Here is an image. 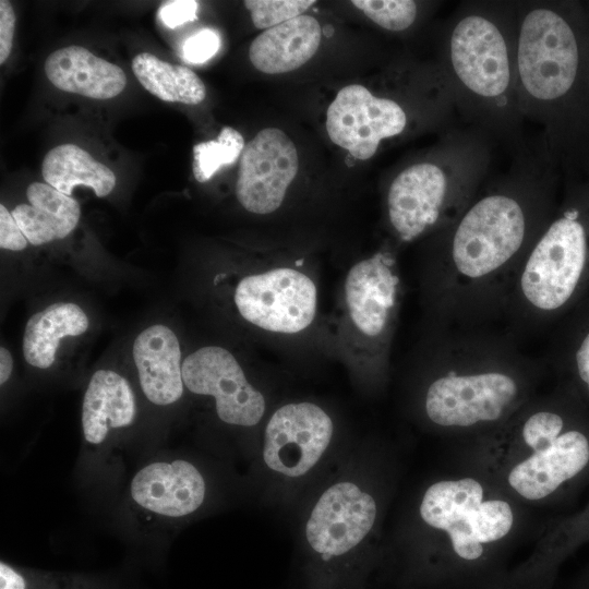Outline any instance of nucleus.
<instances>
[{
	"label": "nucleus",
	"instance_id": "obj_11",
	"mask_svg": "<svg viewBox=\"0 0 589 589\" xmlns=\"http://www.w3.org/2000/svg\"><path fill=\"white\" fill-rule=\"evenodd\" d=\"M406 123L396 101L375 97L360 84L341 88L326 115L329 139L361 160L371 158L382 140L400 134Z\"/></svg>",
	"mask_w": 589,
	"mask_h": 589
},
{
	"label": "nucleus",
	"instance_id": "obj_24",
	"mask_svg": "<svg viewBox=\"0 0 589 589\" xmlns=\"http://www.w3.org/2000/svg\"><path fill=\"white\" fill-rule=\"evenodd\" d=\"M567 314L558 357L570 376V388L589 406V294Z\"/></svg>",
	"mask_w": 589,
	"mask_h": 589
},
{
	"label": "nucleus",
	"instance_id": "obj_30",
	"mask_svg": "<svg viewBox=\"0 0 589 589\" xmlns=\"http://www.w3.org/2000/svg\"><path fill=\"white\" fill-rule=\"evenodd\" d=\"M252 22L256 28L268 29L302 15L313 0H245Z\"/></svg>",
	"mask_w": 589,
	"mask_h": 589
},
{
	"label": "nucleus",
	"instance_id": "obj_23",
	"mask_svg": "<svg viewBox=\"0 0 589 589\" xmlns=\"http://www.w3.org/2000/svg\"><path fill=\"white\" fill-rule=\"evenodd\" d=\"M132 70L141 85L164 101L197 105L206 96L203 81L191 69L165 62L149 52L136 55Z\"/></svg>",
	"mask_w": 589,
	"mask_h": 589
},
{
	"label": "nucleus",
	"instance_id": "obj_34",
	"mask_svg": "<svg viewBox=\"0 0 589 589\" xmlns=\"http://www.w3.org/2000/svg\"><path fill=\"white\" fill-rule=\"evenodd\" d=\"M15 26V14L12 4L8 0L0 1V63L3 64L9 58Z\"/></svg>",
	"mask_w": 589,
	"mask_h": 589
},
{
	"label": "nucleus",
	"instance_id": "obj_6",
	"mask_svg": "<svg viewBox=\"0 0 589 589\" xmlns=\"http://www.w3.org/2000/svg\"><path fill=\"white\" fill-rule=\"evenodd\" d=\"M232 304L243 321L264 332L294 335L317 311L313 279L293 266H273L243 275L233 286Z\"/></svg>",
	"mask_w": 589,
	"mask_h": 589
},
{
	"label": "nucleus",
	"instance_id": "obj_4",
	"mask_svg": "<svg viewBox=\"0 0 589 589\" xmlns=\"http://www.w3.org/2000/svg\"><path fill=\"white\" fill-rule=\"evenodd\" d=\"M399 277L393 259L376 253L348 271L341 292L344 341L357 357H385L399 304Z\"/></svg>",
	"mask_w": 589,
	"mask_h": 589
},
{
	"label": "nucleus",
	"instance_id": "obj_1",
	"mask_svg": "<svg viewBox=\"0 0 589 589\" xmlns=\"http://www.w3.org/2000/svg\"><path fill=\"white\" fill-rule=\"evenodd\" d=\"M519 291L533 311L567 314L589 294V199L573 202L526 257Z\"/></svg>",
	"mask_w": 589,
	"mask_h": 589
},
{
	"label": "nucleus",
	"instance_id": "obj_28",
	"mask_svg": "<svg viewBox=\"0 0 589 589\" xmlns=\"http://www.w3.org/2000/svg\"><path fill=\"white\" fill-rule=\"evenodd\" d=\"M351 3L388 31H404L417 16V3L411 0H353Z\"/></svg>",
	"mask_w": 589,
	"mask_h": 589
},
{
	"label": "nucleus",
	"instance_id": "obj_19",
	"mask_svg": "<svg viewBox=\"0 0 589 589\" xmlns=\"http://www.w3.org/2000/svg\"><path fill=\"white\" fill-rule=\"evenodd\" d=\"M48 80L59 89L94 99H109L127 85L123 70L81 46L51 52L45 61Z\"/></svg>",
	"mask_w": 589,
	"mask_h": 589
},
{
	"label": "nucleus",
	"instance_id": "obj_35",
	"mask_svg": "<svg viewBox=\"0 0 589 589\" xmlns=\"http://www.w3.org/2000/svg\"><path fill=\"white\" fill-rule=\"evenodd\" d=\"M13 371V358L11 352L4 347H0V384L5 385Z\"/></svg>",
	"mask_w": 589,
	"mask_h": 589
},
{
	"label": "nucleus",
	"instance_id": "obj_10",
	"mask_svg": "<svg viewBox=\"0 0 589 589\" xmlns=\"http://www.w3.org/2000/svg\"><path fill=\"white\" fill-rule=\"evenodd\" d=\"M298 168L297 148L289 136L277 128L263 129L241 155L236 184L239 203L253 214L275 212L283 204Z\"/></svg>",
	"mask_w": 589,
	"mask_h": 589
},
{
	"label": "nucleus",
	"instance_id": "obj_9",
	"mask_svg": "<svg viewBox=\"0 0 589 589\" xmlns=\"http://www.w3.org/2000/svg\"><path fill=\"white\" fill-rule=\"evenodd\" d=\"M182 380L190 393L214 399L216 413L225 423L252 426L264 414V396L224 347L204 346L185 357Z\"/></svg>",
	"mask_w": 589,
	"mask_h": 589
},
{
	"label": "nucleus",
	"instance_id": "obj_13",
	"mask_svg": "<svg viewBox=\"0 0 589 589\" xmlns=\"http://www.w3.org/2000/svg\"><path fill=\"white\" fill-rule=\"evenodd\" d=\"M450 60L459 81L473 94L496 98L510 83L505 38L489 19L471 14L461 19L450 37Z\"/></svg>",
	"mask_w": 589,
	"mask_h": 589
},
{
	"label": "nucleus",
	"instance_id": "obj_7",
	"mask_svg": "<svg viewBox=\"0 0 589 589\" xmlns=\"http://www.w3.org/2000/svg\"><path fill=\"white\" fill-rule=\"evenodd\" d=\"M579 53L576 36L557 12L539 8L522 20L517 47L518 75L534 99L563 97L574 85Z\"/></svg>",
	"mask_w": 589,
	"mask_h": 589
},
{
	"label": "nucleus",
	"instance_id": "obj_26",
	"mask_svg": "<svg viewBox=\"0 0 589 589\" xmlns=\"http://www.w3.org/2000/svg\"><path fill=\"white\" fill-rule=\"evenodd\" d=\"M240 132L224 127L216 141H207L193 146V175L199 182L209 180L220 167L233 164L244 149Z\"/></svg>",
	"mask_w": 589,
	"mask_h": 589
},
{
	"label": "nucleus",
	"instance_id": "obj_8",
	"mask_svg": "<svg viewBox=\"0 0 589 589\" xmlns=\"http://www.w3.org/2000/svg\"><path fill=\"white\" fill-rule=\"evenodd\" d=\"M517 395V381L505 371L452 370L430 384L425 412L442 426H471L500 419Z\"/></svg>",
	"mask_w": 589,
	"mask_h": 589
},
{
	"label": "nucleus",
	"instance_id": "obj_27",
	"mask_svg": "<svg viewBox=\"0 0 589 589\" xmlns=\"http://www.w3.org/2000/svg\"><path fill=\"white\" fill-rule=\"evenodd\" d=\"M11 213L32 245L39 247L71 233L58 217L43 207L19 204Z\"/></svg>",
	"mask_w": 589,
	"mask_h": 589
},
{
	"label": "nucleus",
	"instance_id": "obj_29",
	"mask_svg": "<svg viewBox=\"0 0 589 589\" xmlns=\"http://www.w3.org/2000/svg\"><path fill=\"white\" fill-rule=\"evenodd\" d=\"M28 204L51 212L72 232L80 220L81 207L76 200L41 182H33L26 191Z\"/></svg>",
	"mask_w": 589,
	"mask_h": 589
},
{
	"label": "nucleus",
	"instance_id": "obj_3",
	"mask_svg": "<svg viewBox=\"0 0 589 589\" xmlns=\"http://www.w3.org/2000/svg\"><path fill=\"white\" fill-rule=\"evenodd\" d=\"M527 233L524 206L507 194L474 203L458 223L450 244V272L459 285H480L501 273Z\"/></svg>",
	"mask_w": 589,
	"mask_h": 589
},
{
	"label": "nucleus",
	"instance_id": "obj_31",
	"mask_svg": "<svg viewBox=\"0 0 589 589\" xmlns=\"http://www.w3.org/2000/svg\"><path fill=\"white\" fill-rule=\"evenodd\" d=\"M220 48V37L214 29L204 28L190 36L183 45V57L191 63H204Z\"/></svg>",
	"mask_w": 589,
	"mask_h": 589
},
{
	"label": "nucleus",
	"instance_id": "obj_21",
	"mask_svg": "<svg viewBox=\"0 0 589 589\" xmlns=\"http://www.w3.org/2000/svg\"><path fill=\"white\" fill-rule=\"evenodd\" d=\"M89 318L74 302H55L34 313L23 334L22 350L28 365L38 370L50 369L57 358L60 342L87 332Z\"/></svg>",
	"mask_w": 589,
	"mask_h": 589
},
{
	"label": "nucleus",
	"instance_id": "obj_16",
	"mask_svg": "<svg viewBox=\"0 0 589 589\" xmlns=\"http://www.w3.org/2000/svg\"><path fill=\"white\" fill-rule=\"evenodd\" d=\"M445 172L432 163L414 164L392 182L387 195L392 227L411 241L437 220L447 193Z\"/></svg>",
	"mask_w": 589,
	"mask_h": 589
},
{
	"label": "nucleus",
	"instance_id": "obj_22",
	"mask_svg": "<svg viewBox=\"0 0 589 589\" xmlns=\"http://www.w3.org/2000/svg\"><path fill=\"white\" fill-rule=\"evenodd\" d=\"M41 175L47 184L69 196L76 185H84L93 189L97 197H105L117 181L110 168L75 144L50 149L43 160Z\"/></svg>",
	"mask_w": 589,
	"mask_h": 589
},
{
	"label": "nucleus",
	"instance_id": "obj_2",
	"mask_svg": "<svg viewBox=\"0 0 589 589\" xmlns=\"http://www.w3.org/2000/svg\"><path fill=\"white\" fill-rule=\"evenodd\" d=\"M521 436L533 453L508 474L509 485L521 497L542 500L588 472L589 417L576 393L563 407L530 414Z\"/></svg>",
	"mask_w": 589,
	"mask_h": 589
},
{
	"label": "nucleus",
	"instance_id": "obj_12",
	"mask_svg": "<svg viewBox=\"0 0 589 589\" xmlns=\"http://www.w3.org/2000/svg\"><path fill=\"white\" fill-rule=\"evenodd\" d=\"M332 435V419L321 407L312 402L285 405L265 429L264 460L285 476H302L317 462Z\"/></svg>",
	"mask_w": 589,
	"mask_h": 589
},
{
	"label": "nucleus",
	"instance_id": "obj_17",
	"mask_svg": "<svg viewBox=\"0 0 589 589\" xmlns=\"http://www.w3.org/2000/svg\"><path fill=\"white\" fill-rule=\"evenodd\" d=\"M132 358L140 388L151 404L168 407L181 399L183 361L178 336L169 326L143 329L133 341Z\"/></svg>",
	"mask_w": 589,
	"mask_h": 589
},
{
	"label": "nucleus",
	"instance_id": "obj_32",
	"mask_svg": "<svg viewBox=\"0 0 589 589\" xmlns=\"http://www.w3.org/2000/svg\"><path fill=\"white\" fill-rule=\"evenodd\" d=\"M199 2L194 0H175L160 5L158 14L164 24L176 28L197 19Z\"/></svg>",
	"mask_w": 589,
	"mask_h": 589
},
{
	"label": "nucleus",
	"instance_id": "obj_15",
	"mask_svg": "<svg viewBox=\"0 0 589 589\" xmlns=\"http://www.w3.org/2000/svg\"><path fill=\"white\" fill-rule=\"evenodd\" d=\"M205 494L202 473L184 459L151 461L137 470L129 486L130 501L137 510L168 521L194 513Z\"/></svg>",
	"mask_w": 589,
	"mask_h": 589
},
{
	"label": "nucleus",
	"instance_id": "obj_14",
	"mask_svg": "<svg viewBox=\"0 0 589 589\" xmlns=\"http://www.w3.org/2000/svg\"><path fill=\"white\" fill-rule=\"evenodd\" d=\"M375 501L350 482H340L317 501L306 524V539L323 561L341 556L358 545L372 528Z\"/></svg>",
	"mask_w": 589,
	"mask_h": 589
},
{
	"label": "nucleus",
	"instance_id": "obj_25",
	"mask_svg": "<svg viewBox=\"0 0 589 589\" xmlns=\"http://www.w3.org/2000/svg\"><path fill=\"white\" fill-rule=\"evenodd\" d=\"M92 576L45 572L0 562V589H103Z\"/></svg>",
	"mask_w": 589,
	"mask_h": 589
},
{
	"label": "nucleus",
	"instance_id": "obj_5",
	"mask_svg": "<svg viewBox=\"0 0 589 589\" xmlns=\"http://www.w3.org/2000/svg\"><path fill=\"white\" fill-rule=\"evenodd\" d=\"M420 515L429 526L448 533L455 553L467 561L483 554V544L512 529L514 515L502 500L483 501V488L472 478L444 480L424 493Z\"/></svg>",
	"mask_w": 589,
	"mask_h": 589
},
{
	"label": "nucleus",
	"instance_id": "obj_33",
	"mask_svg": "<svg viewBox=\"0 0 589 589\" xmlns=\"http://www.w3.org/2000/svg\"><path fill=\"white\" fill-rule=\"evenodd\" d=\"M28 244L27 239L12 216V213L0 205V248L9 251H23Z\"/></svg>",
	"mask_w": 589,
	"mask_h": 589
},
{
	"label": "nucleus",
	"instance_id": "obj_18",
	"mask_svg": "<svg viewBox=\"0 0 589 589\" xmlns=\"http://www.w3.org/2000/svg\"><path fill=\"white\" fill-rule=\"evenodd\" d=\"M136 417V395L130 381L111 369L95 371L82 399L84 441L91 446H101L113 433L131 426Z\"/></svg>",
	"mask_w": 589,
	"mask_h": 589
},
{
	"label": "nucleus",
	"instance_id": "obj_20",
	"mask_svg": "<svg viewBox=\"0 0 589 589\" xmlns=\"http://www.w3.org/2000/svg\"><path fill=\"white\" fill-rule=\"evenodd\" d=\"M321 37L318 21L302 14L260 34L250 46L249 58L263 73H287L300 68L315 55Z\"/></svg>",
	"mask_w": 589,
	"mask_h": 589
}]
</instances>
